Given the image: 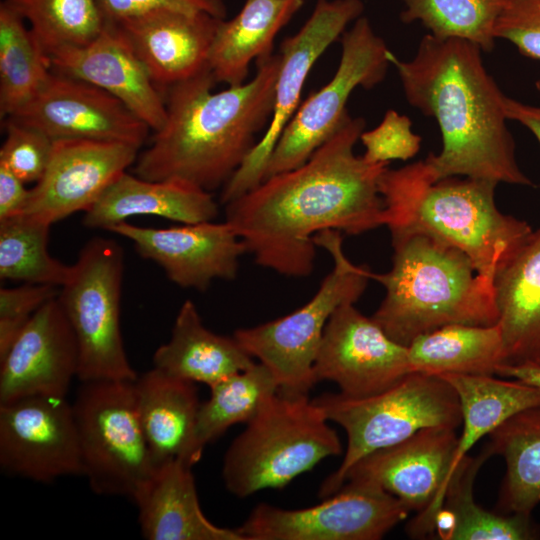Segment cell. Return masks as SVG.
I'll return each instance as SVG.
<instances>
[{"label":"cell","instance_id":"cell-6","mask_svg":"<svg viewBox=\"0 0 540 540\" xmlns=\"http://www.w3.org/2000/svg\"><path fill=\"white\" fill-rule=\"evenodd\" d=\"M308 394L278 391L228 447L222 466L226 489L246 498L285 487L323 459L342 452L340 439Z\"/></svg>","mask_w":540,"mask_h":540},{"label":"cell","instance_id":"cell-33","mask_svg":"<svg viewBox=\"0 0 540 540\" xmlns=\"http://www.w3.org/2000/svg\"><path fill=\"white\" fill-rule=\"evenodd\" d=\"M51 73L48 57L25 20L4 1L0 4V116L26 105Z\"/></svg>","mask_w":540,"mask_h":540},{"label":"cell","instance_id":"cell-9","mask_svg":"<svg viewBox=\"0 0 540 540\" xmlns=\"http://www.w3.org/2000/svg\"><path fill=\"white\" fill-rule=\"evenodd\" d=\"M72 403L82 475L93 492L134 503L154 476L139 421L134 381H89Z\"/></svg>","mask_w":540,"mask_h":540},{"label":"cell","instance_id":"cell-3","mask_svg":"<svg viewBox=\"0 0 540 540\" xmlns=\"http://www.w3.org/2000/svg\"><path fill=\"white\" fill-rule=\"evenodd\" d=\"M280 54L257 60L249 82L213 92L207 65L166 88V120L138 154L134 174L151 181L175 180L212 192L231 179L268 126Z\"/></svg>","mask_w":540,"mask_h":540},{"label":"cell","instance_id":"cell-32","mask_svg":"<svg viewBox=\"0 0 540 540\" xmlns=\"http://www.w3.org/2000/svg\"><path fill=\"white\" fill-rule=\"evenodd\" d=\"M209 388L210 397L200 404L195 425L193 452L197 462L207 444L231 426L248 423L279 391L273 375L260 362Z\"/></svg>","mask_w":540,"mask_h":540},{"label":"cell","instance_id":"cell-36","mask_svg":"<svg viewBox=\"0 0 540 540\" xmlns=\"http://www.w3.org/2000/svg\"><path fill=\"white\" fill-rule=\"evenodd\" d=\"M405 23L420 22L439 39L457 38L494 48V27L509 0H402Z\"/></svg>","mask_w":540,"mask_h":540},{"label":"cell","instance_id":"cell-1","mask_svg":"<svg viewBox=\"0 0 540 540\" xmlns=\"http://www.w3.org/2000/svg\"><path fill=\"white\" fill-rule=\"evenodd\" d=\"M365 126L363 118L348 113L305 163L265 178L225 204V221L256 264L307 277L318 233L358 235L385 224L379 180L388 163H370L354 152Z\"/></svg>","mask_w":540,"mask_h":540},{"label":"cell","instance_id":"cell-12","mask_svg":"<svg viewBox=\"0 0 540 540\" xmlns=\"http://www.w3.org/2000/svg\"><path fill=\"white\" fill-rule=\"evenodd\" d=\"M410 510L374 486L345 482L315 506L282 509L260 503L237 528L245 540H378Z\"/></svg>","mask_w":540,"mask_h":540},{"label":"cell","instance_id":"cell-38","mask_svg":"<svg viewBox=\"0 0 540 540\" xmlns=\"http://www.w3.org/2000/svg\"><path fill=\"white\" fill-rule=\"evenodd\" d=\"M411 127L407 116L388 110L377 127L361 134L365 148L362 156L370 163L406 161L414 157L420 149L421 137Z\"/></svg>","mask_w":540,"mask_h":540},{"label":"cell","instance_id":"cell-29","mask_svg":"<svg viewBox=\"0 0 540 540\" xmlns=\"http://www.w3.org/2000/svg\"><path fill=\"white\" fill-rule=\"evenodd\" d=\"M489 455L466 456L456 468L445 491L443 504L431 523V533L444 540H531L540 528L531 514H499L485 510L474 500L473 483Z\"/></svg>","mask_w":540,"mask_h":540},{"label":"cell","instance_id":"cell-16","mask_svg":"<svg viewBox=\"0 0 540 540\" xmlns=\"http://www.w3.org/2000/svg\"><path fill=\"white\" fill-rule=\"evenodd\" d=\"M313 369L316 383L333 381L341 394L356 398L384 391L412 372L408 347L354 303L340 305L329 318Z\"/></svg>","mask_w":540,"mask_h":540},{"label":"cell","instance_id":"cell-43","mask_svg":"<svg viewBox=\"0 0 540 540\" xmlns=\"http://www.w3.org/2000/svg\"><path fill=\"white\" fill-rule=\"evenodd\" d=\"M504 111L508 120H514L528 128L540 143V107L524 104L505 96Z\"/></svg>","mask_w":540,"mask_h":540},{"label":"cell","instance_id":"cell-4","mask_svg":"<svg viewBox=\"0 0 540 540\" xmlns=\"http://www.w3.org/2000/svg\"><path fill=\"white\" fill-rule=\"evenodd\" d=\"M497 183L458 176L432 181L422 161L387 168L379 180L391 240L422 234L463 252L477 273L494 283L505 264L532 234L530 225L503 214Z\"/></svg>","mask_w":540,"mask_h":540},{"label":"cell","instance_id":"cell-44","mask_svg":"<svg viewBox=\"0 0 540 540\" xmlns=\"http://www.w3.org/2000/svg\"><path fill=\"white\" fill-rule=\"evenodd\" d=\"M497 375L513 377L540 389V364L522 363L517 365H501Z\"/></svg>","mask_w":540,"mask_h":540},{"label":"cell","instance_id":"cell-45","mask_svg":"<svg viewBox=\"0 0 540 540\" xmlns=\"http://www.w3.org/2000/svg\"><path fill=\"white\" fill-rule=\"evenodd\" d=\"M535 86H536V89H537V91H538V93L540 95V78L536 81Z\"/></svg>","mask_w":540,"mask_h":540},{"label":"cell","instance_id":"cell-37","mask_svg":"<svg viewBox=\"0 0 540 540\" xmlns=\"http://www.w3.org/2000/svg\"><path fill=\"white\" fill-rule=\"evenodd\" d=\"M4 128L6 137L0 149V165L25 184L36 183L47 168L54 140L8 118L4 119Z\"/></svg>","mask_w":540,"mask_h":540},{"label":"cell","instance_id":"cell-28","mask_svg":"<svg viewBox=\"0 0 540 540\" xmlns=\"http://www.w3.org/2000/svg\"><path fill=\"white\" fill-rule=\"evenodd\" d=\"M302 5L303 0H246L232 19H222L208 56L216 81L245 83L251 61L272 55L275 36Z\"/></svg>","mask_w":540,"mask_h":540},{"label":"cell","instance_id":"cell-22","mask_svg":"<svg viewBox=\"0 0 540 540\" xmlns=\"http://www.w3.org/2000/svg\"><path fill=\"white\" fill-rule=\"evenodd\" d=\"M221 20L205 12L162 9L116 23L155 84L167 88L208 65Z\"/></svg>","mask_w":540,"mask_h":540},{"label":"cell","instance_id":"cell-27","mask_svg":"<svg viewBox=\"0 0 540 540\" xmlns=\"http://www.w3.org/2000/svg\"><path fill=\"white\" fill-rule=\"evenodd\" d=\"M233 337L207 329L195 304L186 300L173 324L170 339L153 355L154 368L209 387L251 367L255 361Z\"/></svg>","mask_w":540,"mask_h":540},{"label":"cell","instance_id":"cell-26","mask_svg":"<svg viewBox=\"0 0 540 540\" xmlns=\"http://www.w3.org/2000/svg\"><path fill=\"white\" fill-rule=\"evenodd\" d=\"M494 291L504 364H540V229L499 268Z\"/></svg>","mask_w":540,"mask_h":540},{"label":"cell","instance_id":"cell-30","mask_svg":"<svg viewBox=\"0 0 540 540\" xmlns=\"http://www.w3.org/2000/svg\"><path fill=\"white\" fill-rule=\"evenodd\" d=\"M412 372L495 375L505 363L499 325L451 324L415 338L408 346Z\"/></svg>","mask_w":540,"mask_h":540},{"label":"cell","instance_id":"cell-35","mask_svg":"<svg viewBox=\"0 0 540 540\" xmlns=\"http://www.w3.org/2000/svg\"><path fill=\"white\" fill-rule=\"evenodd\" d=\"M19 14L46 55L65 46L84 45L103 29L98 0H4Z\"/></svg>","mask_w":540,"mask_h":540},{"label":"cell","instance_id":"cell-8","mask_svg":"<svg viewBox=\"0 0 540 540\" xmlns=\"http://www.w3.org/2000/svg\"><path fill=\"white\" fill-rule=\"evenodd\" d=\"M314 242L333 260L332 270L314 296L286 316L238 329L233 335L267 367L279 391L288 394H308L316 384L313 367L329 318L340 305L355 303L371 279L370 270L346 257L339 231L320 232Z\"/></svg>","mask_w":540,"mask_h":540},{"label":"cell","instance_id":"cell-14","mask_svg":"<svg viewBox=\"0 0 540 540\" xmlns=\"http://www.w3.org/2000/svg\"><path fill=\"white\" fill-rule=\"evenodd\" d=\"M455 430L424 428L376 450L349 469L345 482L374 486L398 498L410 511H418L408 532L424 537L430 534L432 520L443 504L458 441Z\"/></svg>","mask_w":540,"mask_h":540},{"label":"cell","instance_id":"cell-23","mask_svg":"<svg viewBox=\"0 0 540 540\" xmlns=\"http://www.w3.org/2000/svg\"><path fill=\"white\" fill-rule=\"evenodd\" d=\"M196 383L152 368L134 381L136 409L155 469L183 459L192 466L200 402Z\"/></svg>","mask_w":540,"mask_h":540},{"label":"cell","instance_id":"cell-25","mask_svg":"<svg viewBox=\"0 0 540 540\" xmlns=\"http://www.w3.org/2000/svg\"><path fill=\"white\" fill-rule=\"evenodd\" d=\"M135 504L148 540H245L237 528L219 527L204 515L192 465L183 459L158 468Z\"/></svg>","mask_w":540,"mask_h":540},{"label":"cell","instance_id":"cell-15","mask_svg":"<svg viewBox=\"0 0 540 540\" xmlns=\"http://www.w3.org/2000/svg\"><path fill=\"white\" fill-rule=\"evenodd\" d=\"M0 466L36 482L82 475L72 403L30 396L0 404Z\"/></svg>","mask_w":540,"mask_h":540},{"label":"cell","instance_id":"cell-31","mask_svg":"<svg viewBox=\"0 0 540 540\" xmlns=\"http://www.w3.org/2000/svg\"><path fill=\"white\" fill-rule=\"evenodd\" d=\"M486 453L506 462L498 507L531 514L540 503V404L524 409L489 434Z\"/></svg>","mask_w":540,"mask_h":540},{"label":"cell","instance_id":"cell-10","mask_svg":"<svg viewBox=\"0 0 540 540\" xmlns=\"http://www.w3.org/2000/svg\"><path fill=\"white\" fill-rule=\"evenodd\" d=\"M124 254L114 240L95 237L71 265L57 299L79 349L77 378L89 381H135L120 329Z\"/></svg>","mask_w":540,"mask_h":540},{"label":"cell","instance_id":"cell-2","mask_svg":"<svg viewBox=\"0 0 540 540\" xmlns=\"http://www.w3.org/2000/svg\"><path fill=\"white\" fill-rule=\"evenodd\" d=\"M481 52L467 40L428 34L410 60L387 53L408 103L433 117L442 135L440 153L422 160L425 173L432 181L462 176L533 186L516 161L505 95Z\"/></svg>","mask_w":540,"mask_h":540},{"label":"cell","instance_id":"cell-40","mask_svg":"<svg viewBox=\"0 0 540 540\" xmlns=\"http://www.w3.org/2000/svg\"><path fill=\"white\" fill-rule=\"evenodd\" d=\"M494 36L513 43L522 55L540 60V0H509L496 21Z\"/></svg>","mask_w":540,"mask_h":540},{"label":"cell","instance_id":"cell-21","mask_svg":"<svg viewBox=\"0 0 540 540\" xmlns=\"http://www.w3.org/2000/svg\"><path fill=\"white\" fill-rule=\"evenodd\" d=\"M51 70L86 81L120 100L151 131L166 120L165 98L121 27L107 20L90 42L47 55Z\"/></svg>","mask_w":540,"mask_h":540},{"label":"cell","instance_id":"cell-13","mask_svg":"<svg viewBox=\"0 0 540 540\" xmlns=\"http://www.w3.org/2000/svg\"><path fill=\"white\" fill-rule=\"evenodd\" d=\"M364 9L361 0H317L301 29L281 45L270 122L249 156L222 188L220 201L227 204L259 184L269 156L300 105L306 78L317 59L358 19Z\"/></svg>","mask_w":540,"mask_h":540},{"label":"cell","instance_id":"cell-7","mask_svg":"<svg viewBox=\"0 0 540 540\" xmlns=\"http://www.w3.org/2000/svg\"><path fill=\"white\" fill-rule=\"evenodd\" d=\"M330 422L347 435L344 458L321 484L319 497L336 493L349 469L366 455L406 440L421 429L462 423L454 388L442 377L411 372L396 384L366 397L325 393L313 399Z\"/></svg>","mask_w":540,"mask_h":540},{"label":"cell","instance_id":"cell-5","mask_svg":"<svg viewBox=\"0 0 540 540\" xmlns=\"http://www.w3.org/2000/svg\"><path fill=\"white\" fill-rule=\"evenodd\" d=\"M392 246L390 271L371 272V279L386 290L372 319L394 341L408 346L446 325L498 322L494 283L463 252L422 234L392 240Z\"/></svg>","mask_w":540,"mask_h":540},{"label":"cell","instance_id":"cell-24","mask_svg":"<svg viewBox=\"0 0 540 540\" xmlns=\"http://www.w3.org/2000/svg\"><path fill=\"white\" fill-rule=\"evenodd\" d=\"M218 212L211 192L182 181L146 180L126 171L84 212L82 222L88 228L108 231L138 215L196 224L213 221Z\"/></svg>","mask_w":540,"mask_h":540},{"label":"cell","instance_id":"cell-42","mask_svg":"<svg viewBox=\"0 0 540 540\" xmlns=\"http://www.w3.org/2000/svg\"><path fill=\"white\" fill-rule=\"evenodd\" d=\"M30 189L17 176L0 165V221L21 214L27 204Z\"/></svg>","mask_w":540,"mask_h":540},{"label":"cell","instance_id":"cell-17","mask_svg":"<svg viewBox=\"0 0 540 540\" xmlns=\"http://www.w3.org/2000/svg\"><path fill=\"white\" fill-rule=\"evenodd\" d=\"M7 118L37 129L52 140L113 141L138 148L151 131L113 95L53 70L40 91Z\"/></svg>","mask_w":540,"mask_h":540},{"label":"cell","instance_id":"cell-41","mask_svg":"<svg viewBox=\"0 0 540 540\" xmlns=\"http://www.w3.org/2000/svg\"><path fill=\"white\" fill-rule=\"evenodd\" d=\"M107 20L120 22L151 11L169 9L184 12H205L225 19L223 0H98Z\"/></svg>","mask_w":540,"mask_h":540},{"label":"cell","instance_id":"cell-19","mask_svg":"<svg viewBox=\"0 0 540 540\" xmlns=\"http://www.w3.org/2000/svg\"><path fill=\"white\" fill-rule=\"evenodd\" d=\"M109 232L130 240L138 254L157 263L182 288L205 291L213 280L237 277L243 241L226 222L151 228L121 222Z\"/></svg>","mask_w":540,"mask_h":540},{"label":"cell","instance_id":"cell-39","mask_svg":"<svg viewBox=\"0 0 540 540\" xmlns=\"http://www.w3.org/2000/svg\"><path fill=\"white\" fill-rule=\"evenodd\" d=\"M58 287L24 283L0 289V358L3 357L33 314L57 297Z\"/></svg>","mask_w":540,"mask_h":540},{"label":"cell","instance_id":"cell-11","mask_svg":"<svg viewBox=\"0 0 540 540\" xmlns=\"http://www.w3.org/2000/svg\"><path fill=\"white\" fill-rule=\"evenodd\" d=\"M341 45L334 76L299 105L269 156L262 180L305 163L342 124L354 89H370L384 79L389 49L366 17L360 16L342 34Z\"/></svg>","mask_w":540,"mask_h":540},{"label":"cell","instance_id":"cell-18","mask_svg":"<svg viewBox=\"0 0 540 540\" xmlns=\"http://www.w3.org/2000/svg\"><path fill=\"white\" fill-rule=\"evenodd\" d=\"M138 147L113 141L54 140L47 168L21 214L49 225L86 212L136 162Z\"/></svg>","mask_w":540,"mask_h":540},{"label":"cell","instance_id":"cell-20","mask_svg":"<svg viewBox=\"0 0 540 540\" xmlns=\"http://www.w3.org/2000/svg\"><path fill=\"white\" fill-rule=\"evenodd\" d=\"M78 369L77 340L55 297L33 314L0 358V404L30 396L66 397Z\"/></svg>","mask_w":540,"mask_h":540},{"label":"cell","instance_id":"cell-34","mask_svg":"<svg viewBox=\"0 0 540 540\" xmlns=\"http://www.w3.org/2000/svg\"><path fill=\"white\" fill-rule=\"evenodd\" d=\"M49 224L25 214L0 221V278L61 287L71 265L48 251Z\"/></svg>","mask_w":540,"mask_h":540}]
</instances>
